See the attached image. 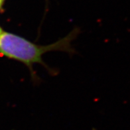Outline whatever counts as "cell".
<instances>
[{
	"instance_id": "cell-1",
	"label": "cell",
	"mask_w": 130,
	"mask_h": 130,
	"mask_svg": "<svg viewBox=\"0 0 130 130\" xmlns=\"http://www.w3.org/2000/svg\"><path fill=\"white\" fill-rule=\"evenodd\" d=\"M78 34V29H74L55 43L48 45H39L17 35L4 31L0 35V54L25 64L32 71L34 64L45 66L42 57L46 53L56 51L72 53V42Z\"/></svg>"
},
{
	"instance_id": "cell-2",
	"label": "cell",
	"mask_w": 130,
	"mask_h": 130,
	"mask_svg": "<svg viewBox=\"0 0 130 130\" xmlns=\"http://www.w3.org/2000/svg\"><path fill=\"white\" fill-rule=\"evenodd\" d=\"M3 2H4V0H0V8H1V7L2 6Z\"/></svg>"
},
{
	"instance_id": "cell-3",
	"label": "cell",
	"mask_w": 130,
	"mask_h": 130,
	"mask_svg": "<svg viewBox=\"0 0 130 130\" xmlns=\"http://www.w3.org/2000/svg\"><path fill=\"white\" fill-rule=\"evenodd\" d=\"M4 32V31H3V30H2V27H0V35L2 34V32Z\"/></svg>"
}]
</instances>
